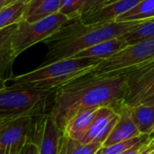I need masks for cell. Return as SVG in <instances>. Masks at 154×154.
Returning a JSON list of instances; mask_svg holds the SVG:
<instances>
[{
	"label": "cell",
	"instance_id": "29",
	"mask_svg": "<svg viewBox=\"0 0 154 154\" xmlns=\"http://www.w3.org/2000/svg\"><path fill=\"white\" fill-rule=\"evenodd\" d=\"M20 152H17L14 150L10 149H1L0 150V154H19Z\"/></svg>",
	"mask_w": 154,
	"mask_h": 154
},
{
	"label": "cell",
	"instance_id": "14",
	"mask_svg": "<svg viewBox=\"0 0 154 154\" xmlns=\"http://www.w3.org/2000/svg\"><path fill=\"white\" fill-rule=\"evenodd\" d=\"M128 44L122 36L100 42L83 51H79L71 58H91L97 60H106L110 58Z\"/></svg>",
	"mask_w": 154,
	"mask_h": 154
},
{
	"label": "cell",
	"instance_id": "34",
	"mask_svg": "<svg viewBox=\"0 0 154 154\" xmlns=\"http://www.w3.org/2000/svg\"><path fill=\"white\" fill-rule=\"evenodd\" d=\"M60 1H61V5H63V4H64V3H65L67 0H60Z\"/></svg>",
	"mask_w": 154,
	"mask_h": 154
},
{
	"label": "cell",
	"instance_id": "16",
	"mask_svg": "<svg viewBox=\"0 0 154 154\" xmlns=\"http://www.w3.org/2000/svg\"><path fill=\"white\" fill-rule=\"evenodd\" d=\"M132 118L141 134H152L154 127V106L137 104L128 106Z\"/></svg>",
	"mask_w": 154,
	"mask_h": 154
},
{
	"label": "cell",
	"instance_id": "20",
	"mask_svg": "<svg viewBox=\"0 0 154 154\" xmlns=\"http://www.w3.org/2000/svg\"><path fill=\"white\" fill-rule=\"evenodd\" d=\"M122 37L128 45L154 39V18L143 21L138 26L122 35Z\"/></svg>",
	"mask_w": 154,
	"mask_h": 154
},
{
	"label": "cell",
	"instance_id": "25",
	"mask_svg": "<svg viewBox=\"0 0 154 154\" xmlns=\"http://www.w3.org/2000/svg\"><path fill=\"white\" fill-rule=\"evenodd\" d=\"M19 154H38V147L32 142L28 141L22 148Z\"/></svg>",
	"mask_w": 154,
	"mask_h": 154
},
{
	"label": "cell",
	"instance_id": "6",
	"mask_svg": "<svg viewBox=\"0 0 154 154\" xmlns=\"http://www.w3.org/2000/svg\"><path fill=\"white\" fill-rule=\"evenodd\" d=\"M70 20L58 12L33 23L22 20L11 36V44L17 57L26 49L52 36Z\"/></svg>",
	"mask_w": 154,
	"mask_h": 154
},
{
	"label": "cell",
	"instance_id": "11",
	"mask_svg": "<svg viewBox=\"0 0 154 154\" xmlns=\"http://www.w3.org/2000/svg\"><path fill=\"white\" fill-rule=\"evenodd\" d=\"M118 115L119 118L109 134L106 141L103 143L102 147H107L117 143L136 137L141 135L138 128L136 127L132 116L130 114L129 106L124 102L116 109H115Z\"/></svg>",
	"mask_w": 154,
	"mask_h": 154
},
{
	"label": "cell",
	"instance_id": "32",
	"mask_svg": "<svg viewBox=\"0 0 154 154\" xmlns=\"http://www.w3.org/2000/svg\"><path fill=\"white\" fill-rule=\"evenodd\" d=\"M18 1H23V2H27L28 0H6L5 5H9V4H12V3H14V2H18Z\"/></svg>",
	"mask_w": 154,
	"mask_h": 154
},
{
	"label": "cell",
	"instance_id": "27",
	"mask_svg": "<svg viewBox=\"0 0 154 154\" xmlns=\"http://www.w3.org/2000/svg\"><path fill=\"white\" fill-rule=\"evenodd\" d=\"M151 142V141H150ZM150 142H148V143H140V144H137L136 146H134V147H133L132 149H130V150H128L127 152H124V153L122 154H137L140 151H141V149L143 147V146H145L147 143H149Z\"/></svg>",
	"mask_w": 154,
	"mask_h": 154
},
{
	"label": "cell",
	"instance_id": "17",
	"mask_svg": "<svg viewBox=\"0 0 154 154\" xmlns=\"http://www.w3.org/2000/svg\"><path fill=\"white\" fill-rule=\"evenodd\" d=\"M154 18V0H142L134 8L115 19L116 22L144 21Z\"/></svg>",
	"mask_w": 154,
	"mask_h": 154
},
{
	"label": "cell",
	"instance_id": "8",
	"mask_svg": "<svg viewBox=\"0 0 154 154\" xmlns=\"http://www.w3.org/2000/svg\"><path fill=\"white\" fill-rule=\"evenodd\" d=\"M62 132L51 113L34 118L29 141L38 147V154H58Z\"/></svg>",
	"mask_w": 154,
	"mask_h": 154
},
{
	"label": "cell",
	"instance_id": "33",
	"mask_svg": "<svg viewBox=\"0 0 154 154\" xmlns=\"http://www.w3.org/2000/svg\"><path fill=\"white\" fill-rule=\"evenodd\" d=\"M5 2H6V0H0V9H1L3 6H5Z\"/></svg>",
	"mask_w": 154,
	"mask_h": 154
},
{
	"label": "cell",
	"instance_id": "21",
	"mask_svg": "<svg viewBox=\"0 0 154 154\" xmlns=\"http://www.w3.org/2000/svg\"><path fill=\"white\" fill-rule=\"evenodd\" d=\"M152 139V136L151 134H141L139 136L117 143L107 147H102L100 151L101 154H122L136 146L137 144H140L142 143H148Z\"/></svg>",
	"mask_w": 154,
	"mask_h": 154
},
{
	"label": "cell",
	"instance_id": "28",
	"mask_svg": "<svg viewBox=\"0 0 154 154\" xmlns=\"http://www.w3.org/2000/svg\"><path fill=\"white\" fill-rule=\"evenodd\" d=\"M139 104H143V105H147V106H154V94L151 95L150 97L144 98L143 101H141Z\"/></svg>",
	"mask_w": 154,
	"mask_h": 154
},
{
	"label": "cell",
	"instance_id": "22",
	"mask_svg": "<svg viewBox=\"0 0 154 154\" xmlns=\"http://www.w3.org/2000/svg\"><path fill=\"white\" fill-rule=\"evenodd\" d=\"M83 0H67L60 7V12L69 17L70 21L80 19Z\"/></svg>",
	"mask_w": 154,
	"mask_h": 154
},
{
	"label": "cell",
	"instance_id": "7",
	"mask_svg": "<svg viewBox=\"0 0 154 154\" xmlns=\"http://www.w3.org/2000/svg\"><path fill=\"white\" fill-rule=\"evenodd\" d=\"M34 118L27 116H0V150L20 152L30 139Z\"/></svg>",
	"mask_w": 154,
	"mask_h": 154
},
{
	"label": "cell",
	"instance_id": "38",
	"mask_svg": "<svg viewBox=\"0 0 154 154\" xmlns=\"http://www.w3.org/2000/svg\"><path fill=\"white\" fill-rule=\"evenodd\" d=\"M152 154H154V150H153V152H152Z\"/></svg>",
	"mask_w": 154,
	"mask_h": 154
},
{
	"label": "cell",
	"instance_id": "37",
	"mask_svg": "<svg viewBox=\"0 0 154 154\" xmlns=\"http://www.w3.org/2000/svg\"><path fill=\"white\" fill-rule=\"evenodd\" d=\"M152 140H153V141H154V135H153V136H152Z\"/></svg>",
	"mask_w": 154,
	"mask_h": 154
},
{
	"label": "cell",
	"instance_id": "30",
	"mask_svg": "<svg viewBox=\"0 0 154 154\" xmlns=\"http://www.w3.org/2000/svg\"><path fill=\"white\" fill-rule=\"evenodd\" d=\"M115 1H116V0H103L102 1V5H101V8L104 7V6H106V5H110V4L114 3Z\"/></svg>",
	"mask_w": 154,
	"mask_h": 154
},
{
	"label": "cell",
	"instance_id": "36",
	"mask_svg": "<svg viewBox=\"0 0 154 154\" xmlns=\"http://www.w3.org/2000/svg\"><path fill=\"white\" fill-rule=\"evenodd\" d=\"M96 154H101V151L99 150V151H98V152H97V153H96Z\"/></svg>",
	"mask_w": 154,
	"mask_h": 154
},
{
	"label": "cell",
	"instance_id": "15",
	"mask_svg": "<svg viewBox=\"0 0 154 154\" xmlns=\"http://www.w3.org/2000/svg\"><path fill=\"white\" fill-rule=\"evenodd\" d=\"M60 0H28L25 5L23 20L33 23L60 12Z\"/></svg>",
	"mask_w": 154,
	"mask_h": 154
},
{
	"label": "cell",
	"instance_id": "1",
	"mask_svg": "<svg viewBox=\"0 0 154 154\" xmlns=\"http://www.w3.org/2000/svg\"><path fill=\"white\" fill-rule=\"evenodd\" d=\"M125 75L84 74L56 89L51 115L62 130L74 115L90 108L111 106L116 109L125 102Z\"/></svg>",
	"mask_w": 154,
	"mask_h": 154
},
{
	"label": "cell",
	"instance_id": "2",
	"mask_svg": "<svg viewBox=\"0 0 154 154\" xmlns=\"http://www.w3.org/2000/svg\"><path fill=\"white\" fill-rule=\"evenodd\" d=\"M143 22L114 21L104 23L86 24L80 19L69 21L52 36L43 41L48 47V52L42 65L71 58L79 51L100 42L120 37Z\"/></svg>",
	"mask_w": 154,
	"mask_h": 154
},
{
	"label": "cell",
	"instance_id": "4",
	"mask_svg": "<svg viewBox=\"0 0 154 154\" xmlns=\"http://www.w3.org/2000/svg\"><path fill=\"white\" fill-rule=\"evenodd\" d=\"M56 89L6 86L0 90V116L37 117L51 113Z\"/></svg>",
	"mask_w": 154,
	"mask_h": 154
},
{
	"label": "cell",
	"instance_id": "10",
	"mask_svg": "<svg viewBox=\"0 0 154 154\" xmlns=\"http://www.w3.org/2000/svg\"><path fill=\"white\" fill-rule=\"evenodd\" d=\"M119 118L118 113L111 106L98 107L95 119L79 143L83 144L103 143L106 141Z\"/></svg>",
	"mask_w": 154,
	"mask_h": 154
},
{
	"label": "cell",
	"instance_id": "5",
	"mask_svg": "<svg viewBox=\"0 0 154 154\" xmlns=\"http://www.w3.org/2000/svg\"><path fill=\"white\" fill-rule=\"evenodd\" d=\"M154 61V39L130 44L106 60L94 70L101 75H124Z\"/></svg>",
	"mask_w": 154,
	"mask_h": 154
},
{
	"label": "cell",
	"instance_id": "35",
	"mask_svg": "<svg viewBox=\"0 0 154 154\" xmlns=\"http://www.w3.org/2000/svg\"><path fill=\"white\" fill-rule=\"evenodd\" d=\"M152 136H153L154 135V127H153V129H152V134H151Z\"/></svg>",
	"mask_w": 154,
	"mask_h": 154
},
{
	"label": "cell",
	"instance_id": "12",
	"mask_svg": "<svg viewBox=\"0 0 154 154\" xmlns=\"http://www.w3.org/2000/svg\"><path fill=\"white\" fill-rule=\"evenodd\" d=\"M142 0H116L114 3L107 5L98 11L84 17L81 20L86 24H96L114 22L116 17L125 14L134 8Z\"/></svg>",
	"mask_w": 154,
	"mask_h": 154
},
{
	"label": "cell",
	"instance_id": "9",
	"mask_svg": "<svg viewBox=\"0 0 154 154\" xmlns=\"http://www.w3.org/2000/svg\"><path fill=\"white\" fill-rule=\"evenodd\" d=\"M126 96L125 103L135 106L154 94V61L125 74Z\"/></svg>",
	"mask_w": 154,
	"mask_h": 154
},
{
	"label": "cell",
	"instance_id": "19",
	"mask_svg": "<svg viewBox=\"0 0 154 154\" xmlns=\"http://www.w3.org/2000/svg\"><path fill=\"white\" fill-rule=\"evenodd\" d=\"M25 5L26 2L18 1L3 6L0 9V29L21 22Z\"/></svg>",
	"mask_w": 154,
	"mask_h": 154
},
{
	"label": "cell",
	"instance_id": "3",
	"mask_svg": "<svg viewBox=\"0 0 154 154\" xmlns=\"http://www.w3.org/2000/svg\"><path fill=\"white\" fill-rule=\"evenodd\" d=\"M102 60L91 58H68L41 65L30 72L12 76L7 82L42 89H57L68 82L94 71Z\"/></svg>",
	"mask_w": 154,
	"mask_h": 154
},
{
	"label": "cell",
	"instance_id": "13",
	"mask_svg": "<svg viewBox=\"0 0 154 154\" xmlns=\"http://www.w3.org/2000/svg\"><path fill=\"white\" fill-rule=\"evenodd\" d=\"M97 108H90L74 115L63 126L62 134L72 140L80 142L91 126Z\"/></svg>",
	"mask_w": 154,
	"mask_h": 154
},
{
	"label": "cell",
	"instance_id": "18",
	"mask_svg": "<svg viewBox=\"0 0 154 154\" xmlns=\"http://www.w3.org/2000/svg\"><path fill=\"white\" fill-rule=\"evenodd\" d=\"M101 148V143L83 144L62 134L58 154H96Z\"/></svg>",
	"mask_w": 154,
	"mask_h": 154
},
{
	"label": "cell",
	"instance_id": "24",
	"mask_svg": "<svg viewBox=\"0 0 154 154\" xmlns=\"http://www.w3.org/2000/svg\"><path fill=\"white\" fill-rule=\"evenodd\" d=\"M103 0H83L80 19L90 15L91 14L98 11L101 8Z\"/></svg>",
	"mask_w": 154,
	"mask_h": 154
},
{
	"label": "cell",
	"instance_id": "23",
	"mask_svg": "<svg viewBox=\"0 0 154 154\" xmlns=\"http://www.w3.org/2000/svg\"><path fill=\"white\" fill-rule=\"evenodd\" d=\"M18 23H14L3 29H0V54L6 48L11 41V36L17 28Z\"/></svg>",
	"mask_w": 154,
	"mask_h": 154
},
{
	"label": "cell",
	"instance_id": "26",
	"mask_svg": "<svg viewBox=\"0 0 154 154\" xmlns=\"http://www.w3.org/2000/svg\"><path fill=\"white\" fill-rule=\"evenodd\" d=\"M154 150V141L152 139L149 143L143 146L137 154H152Z\"/></svg>",
	"mask_w": 154,
	"mask_h": 154
},
{
	"label": "cell",
	"instance_id": "31",
	"mask_svg": "<svg viewBox=\"0 0 154 154\" xmlns=\"http://www.w3.org/2000/svg\"><path fill=\"white\" fill-rule=\"evenodd\" d=\"M5 87H6V81L5 79H3L0 78V90L3 89V88H5Z\"/></svg>",
	"mask_w": 154,
	"mask_h": 154
}]
</instances>
